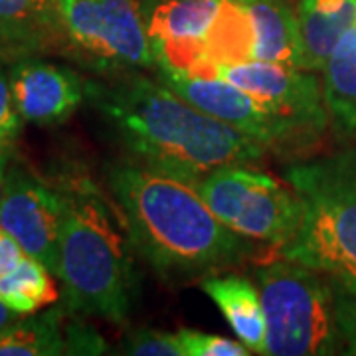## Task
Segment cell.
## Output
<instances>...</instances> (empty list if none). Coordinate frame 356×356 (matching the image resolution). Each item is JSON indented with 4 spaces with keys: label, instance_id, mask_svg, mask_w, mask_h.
<instances>
[{
    "label": "cell",
    "instance_id": "cell-1",
    "mask_svg": "<svg viewBox=\"0 0 356 356\" xmlns=\"http://www.w3.org/2000/svg\"><path fill=\"white\" fill-rule=\"evenodd\" d=\"M88 99L102 113L129 161L194 182L224 165H257L259 140L204 113L145 72L88 79Z\"/></svg>",
    "mask_w": 356,
    "mask_h": 356
},
{
    "label": "cell",
    "instance_id": "cell-2",
    "mask_svg": "<svg viewBox=\"0 0 356 356\" xmlns=\"http://www.w3.org/2000/svg\"><path fill=\"white\" fill-rule=\"evenodd\" d=\"M105 180L133 250L165 280H202L259 250L222 224L188 180L133 161L109 166Z\"/></svg>",
    "mask_w": 356,
    "mask_h": 356
},
{
    "label": "cell",
    "instance_id": "cell-3",
    "mask_svg": "<svg viewBox=\"0 0 356 356\" xmlns=\"http://www.w3.org/2000/svg\"><path fill=\"white\" fill-rule=\"evenodd\" d=\"M60 271L64 309L123 325L139 289L133 243L121 234L113 210L88 178L60 188Z\"/></svg>",
    "mask_w": 356,
    "mask_h": 356
},
{
    "label": "cell",
    "instance_id": "cell-4",
    "mask_svg": "<svg viewBox=\"0 0 356 356\" xmlns=\"http://www.w3.org/2000/svg\"><path fill=\"white\" fill-rule=\"evenodd\" d=\"M303 204L301 224L275 250L356 293V143L285 168Z\"/></svg>",
    "mask_w": 356,
    "mask_h": 356
},
{
    "label": "cell",
    "instance_id": "cell-5",
    "mask_svg": "<svg viewBox=\"0 0 356 356\" xmlns=\"http://www.w3.org/2000/svg\"><path fill=\"white\" fill-rule=\"evenodd\" d=\"M255 285L266 315V355H343L329 277L280 257L255 267Z\"/></svg>",
    "mask_w": 356,
    "mask_h": 356
},
{
    "label": "cell",
    "instance_id": "cell-6",
    "mask_svg": "<svg viewBox=\"0 0 356 356\" xmlns=\"http://www.w3.org/2000/svg\"><path fill=\"white\" fill-rule=\"evenodd\" d=\"M51 51L97 77L156 67L139 0H56Z\"/></svg>",
    "mask_w": 356,
    "mask_h": 356
},
{
    "label": "cell",
    "instance_id": "cell-7",
    "mask_svg": "<svg viewBox=\"0 0 356 356\" xmlns=\"http://www.w3.org/2000/svg\"><path fill=\"white\" fill-rule=\"evenodd\" d=\"M216 218L248 240L280 250L295 236L303 204L289 180L254 165H224L191 182Z\"/></svg>",
    "mask_w": 356,
    "mask_h": 356
},
{
    "label": "cell",
    "instance_id": "cell-8",
    "mask_svg": "<svg viewBox=\"0 0 356 356\" xmlns=\"http://www.w3.org/2000/svg\"><path fill=\"white\" fill-rule=\"evenodd\" d=\"M154 77L172 89L182 99L204 113L226 123L243 135L259 140L267 153L287 159L307 156L311 149L299 133L254 99L248 91L224 77H200L184 72L154 67Z\"/></svg>",
    "mask_w": 356,
    "mask_h": 356
},
{
    "label": "cell",
    "instance_id": "cell-9",
    "mask_svg": "<svg viewBox=\"0 0 356 356\" xmlns=\"http://www.w3.org/2000/svg\"><path fill=\"white\" fill-rule=\"evenodd\" d=\"M218 76L248 91L275 117L291 125L313 151L331 125L323 83L313 72L291 65L248 60L220 65Z\"/></svg>",
    "mask_w": 356,
    "mask_h": 356
},
{
    "label": "cell",
    "instance_id": "cell-10",
    "mask_svg": "<svg viewBox=\"0 0 356 356\" xmlns=\"http://www.w3.org/2000/svg\"><path fill=\"white\" fill-rule=\"evenodd\" d=\"M222 0H139L156 67L191 76L218 77L206 60L204 40L220 13Z\"/></svg>",
    "mask_w": 356,
    "mask_h": 356
},
{
    "label": "cell",
    "instance_id": "cell-11",
    "mask_svg": "<svg viewBox=\"0 0 356 356\" xmlns=\"http://www.w3.org/2000/svg\"><path fill=\"white\" fill-rule=\"evenodd\" d=\"M0 226L22 245L26 255L38 259L58 277L62 196L24 166L8 165L0 202Z\"/></svg>",
    "mask_w": 356,
    "mask_h": 356
},
{
    "label": "cell",
    "instance_id": "cell-12",
    "mask_svg": "<svg viewBox=\"0 0 356 356\" xmlns=\"http://www.w3.org/2000/svg\"><path fill=\"white\" fill-rule=\"evenodd\" d=\"M14 103L24 123L58 127L88 97V79L74 67L54 64L40 54H26L8 64Z\"/></svg>",
    "mask_w": 356,
    "mask_h": 356
},
{
    "label": "cell",
    "instance_id": "cell-13",
    "mask_svg": "<svg viewBox=\"0 0 356 356\" xmlns=\"http://www.w3.org/2000/svg\"><path fill=\"white\" fill-rule=\"evenodd\" d=\"M301 67L307 72H323L344 32L355 24L356 0H297L295 6Z\"/></svg>",
    "mask_w": 356,
    "mask_h": 356
},
{
    "label": "cell",
    "instance_id": "cell-14",
    "mask_svg": "<svg viewBox=\"0 0 356 356\" xmlns=\"http://www.w3.org/2000/svg\"><path fill=\"white\" fill-rule=\"evenodd\" d=\"M202 291L214 301L234 334L255 355H266V315L257 285L242 275H206Z\"/></svg>",
    "mask_w": 356,
    "mask_h": 356
},
{
    "label": "cell",
    "instance_id": "cell-15",
    "mask_svg": "<svg viewBox=\"0 0 356 356\" xmlns=\"http://www.w3.org/2000/svg\"><path fill=\"white\" fill-rule=\"evenodd\" d=\"M254 26V60L301 67L297 13L289 0H243ZM303 70V67H301Z\"/></svg>",
    "mask_w": 356,
    "mask_h": 356
},
{
    "label": "cell",
    "instance_id": "cell-16",
    "mask_svg": "<svg viewBox=\"0 0 356 356\" xmlns=\"http://www.w3.org/2000/svg\"><path fill=\"white\" fill-rule=\"evenodd\" d=\"M323 95L331 127L341 137H356V20L323 70Z\"/></svg>",
    "mask_w": 356,
    "mask_h": 356
},
{
    "label": "cell",
    "instance_id": "cell-17",
    "mask_svg": "<svg viewBox=\"0 0 356 356\" xmlns=\"http://www.w3.org/2000/svg\"><path fill=\"white\" fill-rule=\"evenodd\" d=\"M206 60L216 67L254 60V26L243 0H222L204 40Z\"/></svg>",
    "mask_w": 356,
    "mask_h": 356
},
{
    "label": "cell",
    "instance_id": "cell-18",
    "mask_svg": "<svg viewBox=\"0 0 356 356\" xmlns=\"http://www.w3.org/2000/svg\"><path fill=\"white\" fill-rule=\"evenodd\" d=\"M64 309L54 307L36 317L16 318L0 331V356L65 355Z\"/></svg>",
    "mask_w": 356,
    "mask_h": 356
},
{
    "label": "cell",
    "instance_id": "cell-19",
    "mask_svg": "<svg viewBox=\"0 0 356 356\" xmlns=\"http://www.w3.org/2000/svg\"><path fill=\"white\" fill-rule=\"evenodd\" d=\"M56 0H0V26L28 54H48L54 42Z\"/></svg>",
    "mask_w": 356,
    "mask_h": 356
},
{
    "label": "cell",
    "instance_id": "cell-20",
    "mask_svg": "<svg viewBox=\"0 0 356 356\" xmlns=\"http://www.w3.org/2000/svg\"><path fill=\"white\" fill-rule=\"evenodd\" d=\"M51 273L38 259H24L8 273L0 275V301L18 315H34L42 307L58 301Z\"/></svg>",
    "mask_w": 356,
    "mask_h": 356
},
{
    "label": "cell",
    "instance_id": "cell-21",
    "mask_svg": "<svg viewBox=\"0 0 356 356\" xmlns=\"http://www.w3.org/2000/svg\"><path fill=\"white\" fill-rule=\"evenodd\" d=\"M121 353L131 356H184L178 334L151 327H135L125 332Z\"/></svg>",
    "mask_w": 356,
    "mask_h": 356
},
{
    "label": "cell",
    "instance_id": "cell-22",
    "mask_svg": "<svg viewBox=\"0 0 356 356\" xmlns=\"http://www.w3.org/2000/svg\"><path fill=\"white\" fill-rule=\"evenodd\" d=\"M184 356H248L252 350L242 341H229L196 329H180L177 332Z\"/></svg>",
    "mask_w": 356,
    "mask_h": 356
},
{
    "label": "cell",
    "instance_id": "cell-23",
    "mask_svg": "<svg viewBox=\"0 0 356 356\" xmlns=\"http://www.w3.org/2000/svg\"><path fill=\"white\" fill-rule=\"evenodd\" d=\"M10 62L13 60L0 56V147H14L24 125V119L16 109L10 79H8Z\"/></svg>",
    "mask_w": 356,
    "mask_h": 356
},
{
    "label": "cell",
    "instance_id": "cell-24",
    "mask_svg": "<svg viewBox=\"0 0 356 356\" xmlns=\"http://www.w3.org/2000/svg\"><path fill=\"white\" fill-rule=\"evenodd\" d=\"M331 281V280H329ZM334 293V309H337V323L343 337V355L356 356V293L344 289L343 285L332 283Z\"/></svg>",
    "mask_w": 356,
    "mask_h": 356
},
{
    "label": "cell",
    "instance_id": "cell-25",
    "mask_svg": "<svg viewBox=\"0 0 356 356\" xmlns=\"http://www.w3.org/2000/svg\"><path fill=\"white\" fill-rule=\"evenodd\" d=\"M64 334L65 355H103L107 348L105 341L95 332V329L79 321L67 325Z\"/></svg>",
    "mask_w": 356,
    "mask_h": 356
},
{
    "label": "cell",
    "instance_id": "cell-26",
    "mask_svg": "<svg viewBox=\"0 0 356 356\" xmlns=\"http://www.w3.org/2000/svg\"><path fill=\"white\" fill-rule=\"evenodd\" d=\"M26 252L6 229L0 226V275L8 273L24 259Z\"/></svg>",
    "mask_w": 356,
    "mask_h": 356
},
{
    "label": "cell",
    "instance_id": "cell-27",
    "mask_svg": "<svg viewBox=\"0 0 356 356\" xmlns=\"http://www.w3.org/2000/svg\"><path fill=\"white\" fill-rule=\"evenodd\" d=\"M28 51H24L16 42L13 40V36L0 26V56L8 58V60H14V58H20V56H26Z\"/></svg>",
    "mask_w": 356,
    "mask_h": 356
},
{
    "label": "cell",
    "instance_id": "cell-28",
    "mask_svg": "<svg viewBox=\"0 0 356 356\" xmlns=\"http://www.w3.org/2000/svg\"><path fill=\"white\" fill-rule=\"evenodd\" d=\"M13 159V147H0V202L4 194V180H6V170Z\"/></svg>",
    "mask_w": 356,
    "mask_h": 356
},
{
    "label": "cell",
    "instance_id": "cell-29",
    "mask_svg": "<svg viewBox=\"0 0 356 356\" xmlns=\"http://www.w3.org/2000/svg\"><path fill=\"white\" fill-rule=\"evenodd\" d=\"M22 315H18V313H14L13 309H8V307L4 305L2 301H0V331L2 329H6L8 325H13L16 318H20Z\"/></svg>",
    "mask_w": 356,
    "mask_h": 356
}]
</instances>
